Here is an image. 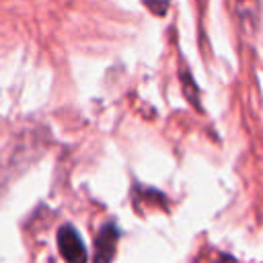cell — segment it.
Segmentation results:
<instances>
[{
    "instance_id": "6da1fadb",
    "label": "cell",
    "mask_w": 263,
    "mask_h": 263,
    "mask_svg": "<svg viewBox=\"0 0 263 263\" xmlns=\"http://www.w3.org/2000/svg\"><path fill=\"white\" fill-rule=\"evenodd\" d=\"M58 249H60V255L66 261H74L76 263V261H86L88 259L84 240L78 234V230L72 228V226H62L58 230Z\"/></svg>"
},
{
    "instance_id": "7a4b0ae2",
    "label": "cell",
    "mask_w": 263,
    "mask_h": 263,
    "mask_svg": "<svg viewBox=\"0 0 263 263\" xmlns=\"http://www.w3.org/2000/svg\"><path fill=\"white\" fill-rule=\"evenodd\" d=\"M117 238H119V230L113 222L105 224L101 228V232L97 234L95 238V259L97 261H105V259H111L113 253H115V245H117Z\"/></svg>"
},
{
    "instance_id": "3957f363",
    "label": "cell",
    "mask_w": 263,
    "mask_h": 263,
    "mask_svg": "<svg viewBox=\"0 0 263 263\" xmlns=\"http://www.w3.org/2000/svg\"><path fill=\"white\" fill-rule=\"evenodd\" d=\"M150 10L156 12V14H164L166 12V6H168V0H146Z\"/></svg>"
}]
</instances>
